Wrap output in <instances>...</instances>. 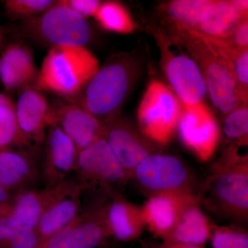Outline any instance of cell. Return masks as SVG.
Instances as JSON below:
<instances>
[{
  "mask_svg": "<svg viewBox=\"0 0 248 248\" xmlns=\"http://www.w3.org/2000/svg\"><path fill=\"white\" fill-rule=\"evenodd\" d=\"M176 42L185 47L200 67L214 106L227 115L241 105L231 54L235 48L225 40L202 35L198 31H177Z\"/></svg>",
  "mask_w": 248,
  "mask_h": 248,
  "instance_id": "7a4b0ae2",
  "label": "cell"
},
{
  "mask_svg": "<svg viewBox=\"0 0 248 248\" xmlns=\"http://www.w3.org/2000/svg\"><path fill=\"white\" fill-rule=\"evenodd\" d=\"M164 49L166 78L183 106L191 107L203 103L208 93L206 83L200 67L187 54Z\"/></svg>",
  "mask_w": 248,
  "mask_h": 248,
  "instance_id": "4fadbf2b",
  "label": "cell"
},
{
  "mask_svg": "<svg viewBox=\"0 0 248 248\" xmlns=\"http://www.w3.org/2000/svg\"><path fill=\"white\" fill-rule=\"evenodd\" d=\"M138 63L128 54L109 59L89 80L77 97L76 104L94 116L101 124L120 115L121 109L133 89Z\"/></svg>",
  "mask_w": 248,
  "mask_h": 248,
  "instance_id": "3957f363",
  "label": "cell"
},
{
  "mask_svg": "<svg viewBox=\"0 0 248 248\" xmlns=\"http://www.w3.org/2000/svg\"><path fill=\"white\" fill-rule=\"evenodd\" d=\"M53 0H6V14L11 19H29L43 14L56 3Z\"/></svg>",
  "mask_w": 248,
  "mask_h": 248,
  "instance_id": "f1b7e54d",
  "label": "cell"
},
{
  "mask_svg": "<svg viewBox=\"0 0 248 248\" xmlns=\"http://www.w3.org/2000/svg\"><path fill=\"white\" fill-rule=\"evenodd\" d=\"M50 123L57 124L79 152L102 138V124L74 102L55 103L51 107Z\"/></svg>",
  "mask_w": 248,
  "mask_h": 248,
  "instance_id": "9a60e30c",
  "label": "cell"
},
{
  "mask_svg": "<svg viewBox=\"0 0 248 248\" xmlns=\"http://www.w3.org/2000/svg\"><path fill=\"white\" fill-rule=\"evenodd\" d=\"M16 111L19 130L29 146L43 143L51 115L45 96L34 86L26 88L16 103Z\"/></svg>",
  "mask_w": 248,
  "mask_h": 248,
  "instance_id": "2e32d148",
  "label": "cell"
},
{
  "mask_svg": "<svg viewBox=\"0 0 248 248\" xmlns=\"http://www.w3.org/2000/svg\"><path fill=\"white\" fill-rule=\"evenodd\" d=\"M40 176L35 161L20 148L0 150V184L11 197L33 188Z\"/></svg>",
  "mask_w": 248,
  "mask_h": 248,
  "instance_id": "ffe728a7",
  "label": "cell"
},
{
  "mask_svg": "<svg viewBox=\"0 0 248 248\" xmlns=\"http://www.w3.org/2000/svg\"><path fill=\"white\" fill-rule=\"evenodd\" d=\"M106 200L80 213L71 224L42 241L37 248H103L110 238L104 215Z\"/></svg>",
  "mask_w": 248,
  "mask_h": 248,
  "instance_id": "8fae6325",
  "label": "cell"
},
{
  "mask_svg": "<svg viewBox=\"0 0 248 248\" xmlns=\"http://www.w3.org/2000/svg\"><path fill=\"white\" fill-rule=\"evenodd\" d=\"M102 138L128 174L130 180L142 160L156 153L155 143L120 115L103 124Z\"/></svg>",
  "mask_w": 248,
  "mask_h": 248,
  "instance_id": "7c38bea8",
  "label": "cell"
},
{
  "mask_svg": "<svg viewBox=\"0 0 248 248\" xmlns=\"http://www.w3.org/2000/svg\"><path fill=\"white\" fill-rule=\"evenodd\" d=\"M10 211L9 204L0 203V216Z\"/></svg>",
  "mask_w": 248,
  "mask_h": 248,
  "instance_id": "74e56055",
  "label": "cell"
},
{
  "mask_svg": "<svg viewBox=\"0 0 248 248\" xmlns=\"http://www.w3.org/2000/svg\"><path fill=\"white\" fill-rule=\"evenodd\" d=\"M11 200V196L5 190L3 186L0 184V203L9 204Z\"/></svg>",
  "mask_w": 248,
  "mask_h": 248,
  "instance_id": "8d00e7d4",
  "label": "cell"
},
{
  "mask_svg": "<svg viewBox=\"0 0 248 248\" xmlns=\"http://www.w3.org/2000/svg\"><path fill=\"white\" fill-rule=\"evenodd\" d=\"M223 133L236 146L247 147L248 138V108L241 105L226 115L223 121Z\"/></svg>",
  "mask_w": 248,
  "mask_h": 248,
  "instance_id": "4316f807",
  "label": "cell"
},
{
  "mask_svg": "<svg viewBox=\"0 0 248 248\" xmlns=\"http://www.w3.org/2000/svg\"><path fill=\"white\" fill-rule=\"evenodd\" d=\"M211 0H175L165 4L163 10L176 31H197L201 16Z\"/></svg>",
  "mask_w": 248,
  "mask_h": 248,
  "instance_id": "cb8c5ba5",
  "label": "cell"
},
{
  "mask_svg": "<svg viewBox=\"0 0 248 248\" xmlns=\"http://www.w3.org/2000/svg\"><path fill=\"white\" fill-rule=\"evenodd\" d=\"M29 146L18 125L16 103L0 93V150Z\"/></svg>",
  "mask_w": 248,
  "mask_h": 248,
  "instance_id": "d4e9b609",
  "label": "cell"
},
{
  "mask_svg": "<svg viewBox=\"0 0 248 248\" xmlns=\"http://www.w3.org/2000/svg\"><path fill=\"white\" fill-rule=\"evenodd\" d=\"M135 180L146 195L179 194L197 195L195 175L179 158L153 153L142 160L134 170Z\"/></svg>",
  "mask_w": 248,
  "mask_h": 248,
  "instance_id": "8992f818",
  "label": "cell"
},
{
  "mask_svg": "<svg viewBox=\"0 0 248 248\" xmlns=\"http://www.w3.org/2000/svg\"><path fill=\"white\" fill-rule=\"evenodd\" d=\"M75 171L78 182L86 189L100 191L107 197L121 195L130 180L128 174L104 139L79 152Z\"/></svg>",
  "mask_w": 248,
  "mask_h": 248,
  "instance_id": "ba28073f",
  "label": "cell"
},
{
  "mask_svg": "<svg viewBox=\"0 0 248 248\" xmlns=\"http://www.w3.org/2000/svg\"><path fill=\"white\" fill-rule=\"evenodd\" d=\"M151 248H204V247L203 246H190V245L171 244V243L163 241L161 244L153 246Z\"/></svg>",
  "mask_w": 248,
  "mask_h": 248,
  "instance_id": "e575fe53",
  "label": "cell"
},
{
  "mask_svg": "<svg viewBox=\"0 0 248 248\" xmlns=\"http://www.w3.org/2000/svg\"><path fill=\"white\" fill-rule=\"evenodd\" d=\"M245 19L248 14L238 11L232 1H211L201 16L197 31L207 37L226 40Z\"/></svg>",
  "mask_w": 248,
  "mask_h": 248,
  "instance_id": "7402d4cb",
  "label": "cell"
},
{
  "mask_svg": "<svg viewBox=\"0 0 248 248\" xmlns=\"http://www.w3.org/2000/svg\"><path fill=\"white\" fill-rule=\"evenodd\" d=\"M24 31L32 38L50 48L85 47L91 38L86 19L73 12L62 0L57 1L43 14L27 19Z\"/></svg>",
  "mask_w": 248,
  "mask_h": 248,
  "instance_id": "52a82bcc",
  "label": "cell"
},
{
  "mask_svg": "<svg viewBox=\"0 0 248 248\" xmlns=\"http://www.w3.org/2000/svg\"><path fill=\"white\" fill-rule=\"evenodd\" d=\"M106 200L104 215L110 237L122 242L139 239L146 229L141 208L129 202L122 195Z\"/></svg>",
  "mask_w": 248,
  "mask_h": 248,
  "instance_id": "e0dca14e",
  "label": "cell"
},
{
  "mask_svg": "<svg viewBox=\"0 0 248 248\" xmlns=\"http://www.w3.org/2000/svg\"><path fill=\"white\" fill-rule=\"evenodd\" d=\"M21 228L10 211L0 216V247L8 248Z\"/></svg>",
  "mask_w": 248,
  "mask_h": 248,
  "instance_id": "4dcf8cb0",
  "label": "cell"
},
{
  "mask_svg": "<svg viewBox=\"0 0 248 248\" xmlns=\"http://www.w3.org/2000/svg\"><path fill=\"white\" fill-rule=\"evenodd\" d=\"M241 147L232 145L222 153L197 192L201 206L240 226L248 222V157L239 153Z\"/></svg>",
  "mask_w": 248,
  "mask_h": 248,
  "instance_id": "6da1fadb",
  "label": "cell"
},
{
  "mask_svg": "<svg viewBox=\"0 0 248 248\" xmlns=\"http://www.w3.org/2000/svg\"><path fill=\"white\" fill-rule=\"evenodd\" d=\"M233 4L236 9L240 12L244 14H248V1L247 0H234L232 1Z\"/></svg>",
  "mask_w": 248,
  "mask_h": 248,
  "instance_id": "d590c367",
  "label": "cell"
},
{
  "mask_svg": "<svg viewBox=\"0 0 248 248\" xmlns=\"http://www.w3.org/2000/svg\"><path fill=\"white\" fill-rule=\"evenodd\" d=\"M99 66L97 59L86 47H51L34 87L72 101L82 92Z\"/></svg>",
  "mask_w": 248,
  "mask_h": 248,
  "instance_id": "277c9868",
  "label": "cell"
},
{
  "mask_svg": "<svg viewBox=\"0 0 248 248\" xmlns=\"http://www.w3.org/2000/svg\"><path fill=\"white\" fill-rule=\"evenodd\" d=\"M209 241L213 248H248V233L243 226L213 224Z\"/></svg>",
  "mask_w": 248,
  "mask_h": 248,
  "instance_id": "83f0119b",
  "label": "cell"
},
{
  "mask_svg": "<svg viewBox=\"0 0 248 248\" xmlns=\"http://www.w3.org/2000/svg\"><path fill=\"white\" fill-rule=\"evenodd\" d=\"M182 108V103L169 86L153 80L138 108L140 132L155 144H167L177 133Z\"/></svg>",
  "mask_w": 248,
  "mask_h": 248,
  "instance_id": "5b68a950",
  "label": "cell"
},
{
  "mask_svg": "<svg viewBox=\"0 0 248 248\" xmlns=\"http://www.w3.org/2000/svg\"><path fill=\"white\" fill-rule=\"evenodd\" d=\"M196 196L159 194L148 197L141 206L147 229L156 237L164 239L177 223L184 205Z\"/></svg>",
  "mask_w": 248,
  "mask_h": 248,
  "instance_id": "ac0fdd59",
  "label": "cell"
},
{
  "mask_svg": "<svg viewBox=\"0 0 248 248\" xmlns=\"http://www.w3.org/2000/svg\"><path fill=\"white\" fill-rule=\"evenodd\" d=\"M234 76L237 83L238 90L243 104L247 105L248 85V49H234L232 52Z\"/></svg>",
  "mask_w": 248,
  "mask_h": 248,
  "instance_id": "f546056e",
  "label": "cell"
},
{
  "mask_svg": "<svg viewBox=\"0 0 248 248\" xmlns=\"http://www.w3.org/2000/svg\"><path fill=\"white\" fill-rule=\"evenodd\" d=\"M94 17L101 27L110 32L129 34L136 30V23L128 10L117 1L101 3Z\"/></svg>",
  "mask_w": 248,
  "mask_h": 248,
  "instance_id": "484cf974",
  "label": "cell"
},
{
  "mask_svg": "<svg viewBox=\"0 0 248 248\" xmlns=\"http://www.w3.org/2000/svg\"><path fill=\"white\" fill-rule=\"evenodd\" d=\"M45 191L31 188L13 195L10 214L21 228L37 230L45 205Z\"/></svg>",
  "mask_w": 248,
  "mask_h": 248,
  "instance_id": "603a6c76",
  "label": "cell"
},
{
  "mask_svg": "<svg viewBox=\"0 0 248 248\" xmlns=\"http://www.w3.org/2000/svg\"><path fill=\"white\" fill-rule=\"evenodd\" d=\"M62 1L73 12L84 19L94 17L102 3L97 0H62Z\"/></svg>",
  "mask_w": 248,
  "mask_h": 248,
  "instance_id": "d6a6232c",
  "label": "cell"
},
{
  "mask_svg": "<svg viewBox=\"0 0 248 248\" xmlns=\"http://www.w3.org/2000/svg\"><path fill=\"white\" fill-rule=\"evenodd\" d=\"M4 35L3 34L2 31L0 29V47L1 46V45H2L3 41H4Z\"/></svg>",
  "mask_w": 248,
  "mask_h": 248,
  "instance_id": "f35d334b",
  "label": "cell"
},
{
  "mask_svg": "<svg viewBox=\"0 0 248 248\" xmlns=\"http://www.w3.org/2000/svg\"><path fill=\"white\" fill-rule=\"evenodd\" d=\"M232 46L236 49H248V22L245 19L232 32L231 35L225 40Z\"/></svg>",
  "mask_w": 248,
  "mask_h": 248,
  "instance_id": "836d02e7",
  "label": "cell"
},
{
  "mask_svg": "<svg viewBox=\"0 0 248 248\" xmlns=\"http://www.w3.org/2000/svg\"><path fill=\"white\" fill-rule=\"evenodd\" d=\"M177 133L184 146L203 162L212 159L221 138L216 118L204 103L183 106Z\"/></svg>",
  "mask_w": 248,
  "mask_h": 248,
  "instance_id": "30bf717a",
  "label": "cell"
},
{
  "mask_svg": "<svg viewBox=\"0 0 248 248\" xmlns=\"http://www.w3.org/2000/svg\"><path fill=\"white\" fill-rule=\"evenodd\" d=\"M40 243L37 230L21 228L8 248H37Z\"/></svg>",
  "mask_w": 248,
  "mask_h": 248,
  "instance_id": "1f68e13d",
  "label": "cell"
},
{
  "mask_svg": "<svg viewBox=\"0 0 248 248\" xmlns=\"http://www.w3.org/2000/svg\"><path fill=\"white\" fill-rule=\"evenodd\" d=\"M84 188L77 180L67 179L45 187V200L37 232L41 242L62 231L79 216Z\"/></svg>",
  "mask_w": 248,
  "mask_h": 248,
  "instance_id": "9c48e42d",
  "label": "cell"
},
{
  "mask_svg": "<svg viewBox=\"0 0 248 248\" xmlns=\"http://www.w3.org/2000/svg\"><path fill=\"white\" fill-rule=\"evenodd\" d=\"M38 76L30 49L21 44L6 46L0 55V81L8 91L35 86Z\"/></svg>",
  "mask_w": 248,
  "mask_h": 248,
  "instance_id": "d6986e66",
  "label": "cell"
},
{
  "mask_svg": "<svg viewBox=\"0 0 248 248\" xmlns=\"http://www.w3.org/2000/svg\"><path fill=\"white\" fill-rule=\"evenodd\" d=\"M212 226L196 196L184 205L177 223L163 241L203 246L210 240Z\"/></svg>",
  "mask_w": 248,
  "mask_h": 248,
  "instance_id": "44dd1931",
  "label": "cell"
},
{
  "mask_svg": "<svg viewBox=\"0 0 248 248\" xmlns=\"http://www.w3.org/2000/svg\"><path fill=\"white\" fill-rule=\"evenodd\" d=\"M45 141L41 175L45 187H50L66 180L75 171L79 151L71 139L55 123L49 124Z\"/></svg>",
  "mask_w": 248,
  "mask_h": 248,
  "instance_id": "5bb4252c",
  "label": "cell"
}]
</instances>
